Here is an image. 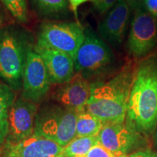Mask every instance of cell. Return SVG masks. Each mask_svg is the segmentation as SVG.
Segmentation results:
<instances>
[{
    "label": "cell",
    "instance_id": "22",
    "mask_svg": "<svg viewBox=\"0 0 157 157\" xmlns=\"http://www.w3.org/2000/svg\"><path fill=\"white\" fill-rule=\"evenodd\" d=\"M144 8L152 16L157 19V0H142Z\"/></svg>",
    "mask_w": 157,
    "mask_h": 157
},
{
    "label": "cell",
    "instance_id": "6",
    "mask_svg": "<svg viewBox=\"0 0 157 157\" xmlns=\"http://www.w3.org/2000/svg\"><path fill=\"white\" fill-rule=\"evenodd\" d=\"M84 39V29L78 22H44L39 25L37 43L74 58Z\"/></svg>",
    "mask_w": 157,
    "mask_h": 157
},
{
    "label": "cell",
    "instance_id": "15",
    "mask_svg": "<svg viewBox=\"0 0 157 157\" xmlns=\"http://www.w3.org/2000/svg\"><path fill=\"white\" fill-rule=\"evenodd\" d=\"M16 98L15 91L0 79V146L5 144L8 135L9 113Z\"/></svg>",
    "mask_w": 157,
    "mask_h": 157
},
{
    "label": "cell",
    "instance_id": "23",
    "mask_svg": "<svg viewBox=\"0 0 157 157\" xmlns=\"http://www.w3.org/2000/svg\"><path fill=\"white\" fill-rule=\"evenodd\" d=\"M87 2H90L94 3L95 0H68V2H69L71 10L73 11L74 16H75L76 19L78 21V7L82 4Z\"/></svg>",
    "mask_w": 157,
    "mask_h": 157
},
{
    "label": "cell",
    "instance_id": "18",
    "mask_svg": "<svg viewBox=\"0 0 157 157\" xmlns=\"http://www.w3.org/2000/svg\"><path fill=\"white\" fill-rule=\"evenodd\" d=\"M35 7L44 15H58L67 10V0H33Z\"/></svg>",
    "mask_w": 157,
    "mask_h": 157
},
{
    "label": "cell",
    "instance_id": "9",
    "mask_svg": "<svg viewBox=\"0 0 157 157\" xmlns=\"http://www.w3.org/2000/svg\"><path fill=\"white\" fill-rule=\"evenodd\" d=\"M51 84L48 70L42 57L32 47L27 54L23 69L21 96L37 104L48 95Z\"/></svg>",
    "mask_w": 157,
    "mask_h": 157
},
{
    "label": "cell",
    "instance_id": "19",
    "mask_svg": "<svg viewBox=\"0 0 157 157\" xmlns=\"http://www.w3.org/2000/svg\"><path fill=\"white\" fill-rule=\"evenodd\" d=\"M13 17L20 23L29 21L26 0H1Z\"/></svg>",
    "mask_w": 157,
    "mask_h": 157
},
{
    "label": "cell",
    "instance_id": "2",
    "mask_svg": "<svg viewBox=\"0 0 157 157\" xmlns=\"http://www.w3.org/2000/svg\"><path fill=\"white\" fill-rule=\"evenodd\" d=\"M125 122L147 135L157 127V51L138 60Z\"/></svg>",
    "mask_w": 157,
    "mask_h": 157
},
{
    "label": "cell",
    "instance_id": "14",
    "mask_svg": "<svg viewBox=\"0 0 157 157\" xmlns=\"http://www.w3.org/2000/svg\"><path fill=\"white\" fill-rule=\"evenodd\" d=\"M34 50L42 57L52 84H63L69 82L75 74L74 58L70 55L52 50L37 43Z\"/></svg>",
    "mask_w": 157,
    "mask_h": 157
},
{
    "label": "cell",
    "instance_id": "1",
    "mask_svg": "<svg viewBox=\"0 0 157 157\" xmlns=\"http://www.w3.org/2000/svg\"><path fill=\"white\" fill-rule=\"evenodd\" d=\"M138 60H129L109 78L92 83L85 111L103 124L124 122Z\"/></svg>",
    "mask_w": 157,
    "mask_h": 157
},
{
    "label": "cell",
    "instance_id": "16",
    "mask_svg": "<svg viewBox=\"0 0 157 157\" xmlns=\"http://www.w3.org/2000/svg\"><path fill=\"white\" fill-rule=\"evenodd\" d=\"M103 122L91 113L84 111L78 113L76 125V137L97 136Z\"/></svg>",
    "mask_w": 157,
    "mask_h": 157
},
{
    "label": "cell",
    "instance_id": "27",
    "mask_svg": "<svg viewBox=\"0 0 157 157\" xmlns=\"http://www.w3.org/2000/svg\"><path fill=\"white\" fill-rule=\"evenodd\" d=\"M154 145L157 148V127L156 129V131H155V135H154Z\"/></svg>",
    "mask_w": 157,
    "mask_h": 157
},
{
    "label": "cell",
    "instance_id": "4",
    "mask_svg": "<svg viewBox=\"0 0 157 157\" xmlns=\"http://www.w3.org/2000/svg\"><path fill=\"white\" fill-rule=\"evenodd\" d=\"M74 60L75 73L89 79L110 71L115 63V57L107 43L88 27L84 29V41Z\"/></svg>",
    "mask_w": 157,
    "mask_h": 157
},
{
    "label": "cell",
    "instance_id": "17",
    "mask_svg": "<svg viewBox=\"0 0 157 157\" xmlns=\"http://www.w3.org/2000/svg\"><path fill=\"white\" fill-rule=\"evenodd\" d=\"M97 136L76 137L63 147V157H82L98 144Z\"/></svg>",
    "mask_w": 157,
    "mask_h": 157
},
{
    "label": "cell",
    "instance_id": "5",
    "mask_svg": "<svg viewBox=\"0 0 157 157\" xmlns=\"http://www.w3.org/2000/svg\"><path fill=\"white\" fill-rule=\"evenodd\" d=\"M78 113L62 105L43 107L37 112L34 133L65 147L76 137Z\"/></svg>",
    "mask_w": 157,
    "mask_h": 157
},
{
    "label": "cell",
    "instance_id": "10",
    "mask_svg": "<svg viewBox=\"0 0 157 157\" xmlns=\"http://www.w3.org/2000/svg\"><path fill=\"white\" fill-rule=\"evenodd\" d=\"M37 112L36 103L22 96L15 100L10 110L8 135L5 143H17L34 134Z\"/></svg>",
    "mask_w": 157,
    "mask_h": 157
},
{
    "label": "cell",
    "instance_id": "11",
    "mask_svg": "<svg viewBox=\"0 0 157 157\" xmlns=\"http://www.w3.org/2000/svg\"><path fill=\"white\" fill-rule=\"evenodd\" d=\"M130 8L124 0H118L98 25L100 37L113 48H119L123 42L129 23Z\"/></svg>",
    "mask_w": 157,
    "mask_h": 157
},
{
    "label": "cell",
    "instance_id": "20",
    "mask_svg": "<svg viewBox=\"0 0 157 157\" xmlns=\"http://www.w3.org/2000/svg\"><path fill=\"white\" fill-rule=\"evenodd\" d=\"M82 157H119L109 151L99 143L94 146L85 156ZM126 157V156H124Z\"/></svg>",
    "mask_w": 157,
    "mask_h": 157
},
{
    "label": "cell",
    "instance_id": "3",
    "mask_svg": "<svg viewBox=\"0 0 157 157\" xmlns=\"http://www.w3.org/2000/svg\"><path fill=\"white\" fill-rule=\"evenodd\" d=\"M32 47L29 35L21 29L10 25L0 31V78L14 91L22 90L23 69Z\"/></svg>",
    "mask_w": 157,
    "mask_h": 157
},
{
    "label": "cell",
    "instance_id": "12",
    "mask_svg": "<svg viewBox=\"0 0 157 157\" xmlns=\"http://www.w3.org/2000/svg\"><path fill=\"white\" fill-rule=\"evenodd\" d=\"M5 145L2 157H63V147L34 133L21 142Z\"/></svg>",
    "mask_w": 157,
    "mask_h": 157
},
{
    "label": "cell",
    "instance_id": "21",
    "mask_svg": "<svg viewBox=\"0 0 157 157\" xmlns=\"http://www.w3.org/2000/svg\"><path fill=\"white\" fill-rule=\"evenodd\" d=\"M118 0H95L93 5L95 9L101 13H105L111 10Z\"/></svg>",
    "mask_w": 157,
    "mask_h": 157
},
{
    "label": "cell",
    "instance_id": "24",
    "mask_svg": "<svg viewBox=\"0 0 157 157\" xmlns=\"http://www.w3.org/2000/svg\"><path fill=\"white\" fill-rule=\"evenodd\" d=\"M126 157H157V154L150 149H142L133 152Z\"/></svg>",
    "mask_w": 157,
    "mask_h": 157
},
{
    "label": "cell",
    "instance_id": "13",
    "mask_svg": "<svg viewBox=\"0 0 157 157\" xmlns=\"http://www.w3.org/2000/svg\"><path fill=\"white\" fill-rule=\"evenodd\" d=\"M90 80L75 73L69 82L60 84L55 91L53 98L62 106L77 113L85 111L91 94Z\"/></svg>",
    "mask_w": 157,
    "mask_h": 157
},
{
    "label": "cell",
    "instance_id": "26",
    "mask_svg": "<svg viewBox=\"0 0 157 157\" xmlns=\"http://www.w3.org/2000/svg\"><path fill=\"white\" fill-rule=\"evenodd\" d=\"M2 24H3V15H2V11L0 10V31H1V29L3 28Z\"/></svg>",
    "mask_w": 157,
    "mask_h": 157
},
{
    "label": "cell",
    "instance_id": "25",
    "mask_svg": "<svg viewBox=\"0 0 157 157\" xmlns=\"http://www.w3.org/2000/svg\"><path fill=\"white\" fill-rule=\"evenodd\" d=\"M129 5L131 8H135V7L140 6V2L141 0H124Z\"/></svg>",
    "mask_w": 157,
    "mask_h": 157
},
{
    "label": "cell",
    "instance_id": "7",
    "mask_svg": "<svg viewBox=\"0 0 157 157\" xmlns=\"http://www.w3.org/2000/svg\"><path fill=\"white\" fill-rule=\"evenodd\" d=\"M157 19L141 6L135 7L127 41V50L132 59L140 60L156 50Z\"/></svg>",
    "mask_w": 157,
    "mask_h": 157
},
{
    "label": "cell",
    "instance_id": "8",
    "mask_svg": "<svg viewBox=\"0 0 157 157\" xmlns=\"http://www.w3.org/2000/svg\"><path fill=\"white\" fill-rule=\"evenodd\" d=\"M145 135L125 122L104 124L97 135L98 143L119 157L128 156L146 143Z\"/></svg>",
    "mask_w": 157,
    "mask_h": 157
}]
</instances>
